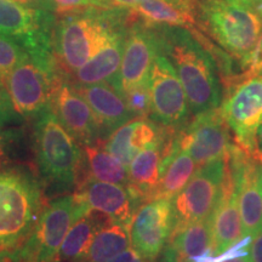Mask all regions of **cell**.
<instances>
[{"label": "cell", "mask_w": 262, "mask_h": 262, "mask_svg": "<svg viewBox=\"0 0 262 262\" xmlns=\"http://www.w3.org/2000/svg\"><path fill=\"white\" fill-rule=\"evenodd\" d=\"M159 52L168 57L178 73L193 116L216 110L222 102L217 64L191 29L155 26Z\"/></svg>", "instance_id": "1"}, {"label": "cell", "mask_w": 262, "mask_h": 262, "mask_svg": "<svg viewBox=\"0 0 262 262\" xmlns=\"http://www.w3.org/2000/svg\"><path fill=\"white\" fill-rule=\"evenodd\" d=\"M198 29L243 66L257 60L262 17L250 0H196Z\"/></svg>", "instance_id": "2"}, {"label": "cell", "mask_w": 262, "mask_h": 262, "mask_svg": "<svg viewBox=\"0 0 262 262\" xmlns=\"http://www.w3.org/2000/svg\"><path fill=\"white\" fill-rule=\"evenodd\" d=\"M120 8H93L63 15L52 32V50L60 73L72 75L86 63L113 34L126 25Z\"/></svg>", "instance_id": "3"}, {"label": "cell", "mask_w": 262, "mask_h": 262, "mask_svg": "<svg viewBox=\"0 0 262 262\" xmlns=\"http://www.w3.org/2000/svg\"><path fill=\"white\" fill-rule=\"evenodd\" d=\"M33 146L39 172L47 182L68 189L89 178L79 142L64 129L51 107L35 116Z\"/></svg>", "instance_id": "4"}, {"label": "cell", "mask_w": 262, "mask_h": 262, "mask_svg": "<svg viewBox=\"0 0 262 262\" xmlns=\"http://www.w3.org/2000/svg\"><path fill=\"white\" fill-rule=\"evenodd\" d=\"M44 209L38 181L25 171H0V245L21 247Z\"/></svg>", "instance_id": "5"}, {"label": "cell", "mask_w": 262, "mask_h": 262, "mask_svg": "<svg viewBox=\"0 0 262 262\" xmlns=\"http://www.w3.org/2000/svg\"><path fill=\"white\" fill-rule=\"evenodd\" d=\"M221 112L238 147L253 158L255 136L262 122V68L251 66L247 74L227 78Z\"/></svg>", "instance_id": "6"}, {"label": "cell", "mask_w": 262, "mask_h": 262, "mask_svg": "<svg viewBox=\"0 0 262 262\" xmlns=\"http://www.w3.org/2000/svg\"><path fill=\"white\" fill-rule=\"evenodd\" d=\"M90 210L75 193L54 199L44 206L38 222L18 247L24 262H54L72 226Z\"/></svg>", "instance_id": "7"}, {"label": "cell", "mask_w": 262, "mask_h": 262, "mask_svg": "<svg viewBox=\"0 0 262 262\" xmlns=\"http://www.w3.org/2000/svg\"><path fill=\"white\" fill-rule=\"evenodd\" d=\"M51 11L0 0V32L16 39L35 62L57 73L52 50Z\"/></svg>", "instance_id": "8"}, {"label": "cell", "mask_w": 262, "mask_h": 262, "mask_svg": "<svg viewBox=\"0 0 262 262\" xmlns=\"http://www.w3.org/2000/svg\"><path fill=\"white\" fill-rule=\"evenodd\" d=\"M224 173L225 158L212 160L195 170L187 185L171 199V233L210 217L220 196Z\"/></svg>", "instance_id": "9"}, {"label": "cell", "mask_w": 262, "mask_h": 262, "mask_svg": "<svg viewBox=\"0 0 262 262\" xmlns=\"http://www.w3.org/2000/svg\"><path fill=\"white\" fill-rule=\"evenodd\" d=\"M232 146L229 126L220 107L196 114L192 122L175 131L172 139V149L188 153L199 166L225 158Z\"/></svg>", "instance_id": "10"}, {"label": "cell", "mask_w": 262, "mask_h": 262, "mask_svg": "<svg viewBox=\"0 0 262 262\" xmlns=\"http://www.w3.org/2000/svg\"><path fill=\"white\" fill-rule=\"evenodd\" d=\"M150 119L166 129L179 130L187 123L189 106L185 89L168 57L157 55L148 77Z\"/></svg>", "instance_id": "11"}, {"label": "cell", "mask_w": 262, "mask_h": 262, "mask_svg": "<svg viewBox=\"0 0 262 262\" xmlns=\"http://www.w3.org/2000/svg\"><path fill=\"white\" fill-rule=\"evenodd\" d=\"M127 26L119 72L112 84L123 95L148 85L153 61L159 54L158 38L152 25L133 17L127 10Z\"/></svg>", "instance_id": "12"}, {"label": "cell", "mask_w": 262, "mask_h": 262, "mask_svg": "<svg viewBox=\"0 0 262 262\" xmlns=\"http://www.w3.org/2000/svg\"><path fill=\"white\" fill-rule=\"evenodd\" d=\"M61 77V73L45 70L28 55L10 73L4 85L16 112L35 117L50 107L54 88Z\"/></svg>", "instance_id": "13"}, {"label": "cell", "mask_w": 262, "mask_h": 262, "mask_svg": "<svg viewBox=\"0 0 262 262\" xmlns=\"http://www.w3.org/2000/svg\"><path fill=\"white\" fill-rule=\"evenodd\" d=\"M227 158L233 169L244 237L262 231V164L238 146H232Z\"/></svg>", "instance_id": "14"}, {"label": "cell", "mask_w": 262, "mask_h": 262, "mask_svg": "<svg viewBox=\"0 0 262 262\" xmlns=\"http://www.w3.org/2000/svg\"><path fill=\"white\" fill-rule=\"evenodd\" d=\"M171 201L155 199L139 206L130 225V245L143 261L155 262L170 237Z\"/></svg>", "instance_id": "15"}, {"label": "cell", "mask_w": 262, "mask_h": 262, "mask_svg": "<svg viewBox=\"0 0 262 262\" xmlns=\"http://www.w3.org/2000/svg\"><path fill=\"white\" fill-rule=\"evenodd\" d=\"M50 107L64 129L81 146L104 141L93 110L63 77L55 85Z\"/></svg>", "instance_id": "16"}, {"label": "cell", "mask_w": 262, "mask_h": 262, "mask_svg": "<svg viewBox=\"0 0 262 262\" xmlns=\"http://www.w3.org/2000/svg\"><path fill=\"white\" fill-rule=\"evenodd\" d=\"M211 255L226 253L244 238L237 186L231 163L225 157V173L221 193L210 217Z\"/></svg>", "instance_id": "17"}, {"label": "cell", "mask_w": 262, "mask_h": 262, "mask_svg": "<svg viewBox=\"0 0 262 262\" xmlns=\"http://www.w3.org/2000/svg\"><path fill=\"white\" fill-rule=\"evenodd\" d=\"M176 130L168 129L163 139L142 149L127 165V186L131 198L139 206L153 201L158 187L163 160L172 149V139Z\"/></svg>", "instance_id": "18"}, {"label": "cell", "mask_w": 262, "mask_h": 262, "mask_svg": "<svg viewBox=\"0 0 262 262\" xmlns=\"http://www.w3.org/2000/svg\"><path fill=\"white\" fill-rule=\"evenodd\" d=\"M75 194L89 210L106 214L114 224L130 226L137 206L125 187L88 178L75 189Z\"/></svg>", "instance_id": "19"}, {"label": "cell", "mask_w": 262, "mask_h": 262, "mask_svg": "<svg viewBox=\"0 0 262 262\" xmlns=\"http://www.w3.org/2000/svg\"><path fill=\"white\" fill-rule=\"evenodd\" d=\"M74 90L86 101L96 117L103 140L124 124L135 119L122 93L110 83L74 85Z\"/></svg>", "instance_id": "20"}, {"label": "cell", "mask_w": 262, "mask_h": 262, "mask_svg": "<svg viewBox=\"0 0 262 262\" xmlns=\"http://www.w3.org/2000/svg\"><path fill=\"white\" fill-rule=\"evenodd\" d=\"M166 131L152 119L135 118L113 131L102 146L127 166L141 150L162 140Z\"/></svg>", "instance_id": "21"}, {"label": "cell", "mask_w": 262, "mask_h": 262, "mask_svg": "<svg viewBox=\"0 0 262 262\" xmlns=\"http://www.w3.org/2000/svg\"><path fill=\"white\" fill-rule=\"evenodd\" d=\"M126 26L113 32L106 44L98 50L86 63L72 74L74 85H93L98 83H110L116 79L122 63L124 42H125Z\"/></svg>", "instance_id": "22"}, {"label": "cell", "mask_w": 262, "mask_h": 262, "mask_svg": "<svg viewBox=\"0 0 262 262\" xmlns=\"http://www.w3.org/2000/svg\"><path fill=\"white\" fill-rule=\"evenodd\" d=\"M211 251L210 220L189 225L170 234L158 262H196Z\"/></svg>", "instance_id": "23"}, {"label": "cell", "mask_w": 262, "mask_h": 262, "mask_svg": "<svg viewBox=\"0 0 262 262\" xmlns=\"http://www.w3.org/2000/svg\"><path fill=\"white\" fill-rule=\"evenodd\" d=\"M127 10L147 25L198 29L196 0H145Z\"/></svg>", "instance_id": "24"}, {"label": "cell", "mask_w": 262, "mask_h": 262, "mask_svg": "<svg viewBox=\"0 0 262 262\" xmlns=\"http://www.w3.org/2000/svg\"><path fill=\"white\" fill-rule=\"evenodd\" d=\"M111 222L112 220L103 212L90 210L72 226L54 262H80L89 250L97 232Z\"/></svg>", "instance_id": "25"}, {"label": "cell", "mask_w": 262, "mask_h": 262, "mask_svg": "<svg viewBox=\"0 0 262 262\" xmlns=\"http://www.w3.org/2000/svg\"><path fill=\"white\" fill-rule=\"evenodd\" d=\"M196 170V163L188 153L172 149L163 160L155 199H171L182 191Z\"/></svg>", "instance_id": "26"}, {"label": "cell", "mask_w": 262, "mask_h": 262, "mask_svg": "<svg viewBox=\"0 0 262 262\" xmlns=\"http://www.w3.org/2000/svg\"><path fill=\"white\" fill-rule=\"evenodd\" d=\"M81 149L84 153L88 176L103 182L116 183L126 188L127 166L104 148L102 141L95 145L81 146Z\"/></svg>", "instance_id": "27"}, {"label": "cell", "mask_w": 262, "mask_h": 262, "mask_svg": "<svg viewBox=\"0 0 262 262\" xmlns=\"http://www.w3.org/2000/svg\"><path fill=\"white\" fill-rule=\"evenodd\" d=\"M130 247V226L111 222L97 232L80 262H108Z\"/></svg>", "instance_id": "28"}, {"label": "cell", "mask_w": 262, "mask_h": 262, "mask_svg": "<svg viewBox=\"0 0 262 262\" xmlns=\"http://www.w3.org/2000/svg\"><path fill=\"white\" fill-rule=\"evenodd\" d=\"M27 56L28 52L16 39L0 32V80L3 84Z\"/></svg>", "instance_id": "29"}, {"label": "cell", "mask_w": 262, "mask_h": 262, "mask_svg": "<svg viewBox=\"0 0 262 262\" xmlns=\"http://www.w3.org/2000/svg\"><path fill=\"white\" fill-rule=\"evenodd\" d=\"M131 112L136 118H146L150 114V98L148 85L136 88V89L124 94Z\"/></svg>", "instance_id": "30"}, {"label": "cell", "mask_w": 262, "mask_h": 262, "mask_svg": "<svg viewBox=\"0 0 262 262\" xmlns=\"http://www.w3.org/2000/svg\"><path fill=\"white\" fill-rule=\"evenodd\" d=\"M52 2L56 5V11L60 15H67L72 14V12H79L88 9L98 8V5L94 0H52Z\"/></svg>", "instance_id": "31"}, {"label": "cell", "mask_w": 262, "mask_h": 262, "mask_svg": "<svg viewBox=\"0 0 262 262\" xmlns=\"http://www.w3.org/2000/svg\"><path fill=\"white\" fill-rule=\"evenodd\" d=\"M12 110H14V107L10 101L8 90H6L3 81L0 80V127L10 119Z\"/></svg>", "instance_id": "32"}, {"label": "cell", "mask_w": 262, "mask_h": 262, "mask_svg": "<svg viewBox=\"0 0 262 262\" xmlns=\"http://www.w3.org/2000/svg\"><path fill=\"white\" fill-rule=\"evenodd\" d=\"M249 250H250L249 257L251 262H262V232L253 237Z\"/></svg>", "instance_id": "33"}, {"label": "cell", "mask_w": 262, "mask_h": 262, "mask_svg": "<svg viewBox=\"0 0 262 262\" xmlns=\"http://www.w3.org/2000/svg\"><path fill=\"white\" fill-rule=\"evenodd\" d=\"M15 2L19 3V4L31 6V8L45 10V11L56 10V5H55L52 0H15Z\"/></svg>", "instance_id": "34"}, {"label": "cell", "mask_w": 262, "mask_h": 262, "mask_svg": "<svg viewBox=\"0 0 262 262\" xmlns=\"http://www.w3.org/2000/svg\"><path fill=\"white\" fill-rule=\"evenodd\" d=\"M108 262H145V261H143V258L130 247L129 249H126L125 251L120 253L118 256L112 258V260Z\"/></svg>", "instance_id": "35"}, {"label": "cell", "mask_w": 262, "mask_h": 262, "mask_svg": "<svg viewBox=\"0 0 262 262\" xmlns=\"http://www.w3.org/2000/svg\"><path fill=\"white\" fill-rule=\"evenodd\" d=\"M0 262H24L19 254V249H2L0 250Z\"/></svg>", "instance_id": "36"}, {"label": "cell", "mask_w": 262, "mask_h": 262, "mask_svg": "<svg viewBox=\"0 0 262 262\" xmlns=\"http://www.w3.org/2000/svg\"><path fill=\"white\" fill-rule=\"evenodd\" d=\"M253 158L262 164V122L256 131V136H255V148Z\"/></svg>", "instance_id": "37"}, {"label": "cell", "mask_w": 262, "mask_h": 262, "mask_svg": "<svg viewBox=\"0 0 262 262\" xmlns=\"http://www.w3.org/2000/svg\"><path fill=\"white\" fill-rule=\"evenodd\" d=\"M145 2V0H111V3L114 6H118V8H125L130 9L134 8V6L140 4V3Z\"/></svg>", "instance_id": "38"}, {"label": "cell", "mask_w": 262, "mask_h": 262, "mask_svg": "<svg viewBox=\"0 0 262 262\" xmlns=\"http://www.w3.org/2000/svg\"><path fill=\"white\" fill-rule=\"evenodd\" d=\"M95 3L98 5V8L102 9H112V8H118V6H114L111 0H94Z\"/></svg>", "instance_id": "39"}, {"label": "cell", "mask_w": 262, "mask_h": 262, "mask_svg": "<svg viewBox=\"0 0 262 262\" xmlns=\"http://www.w3.org/2000/svg\"><path fill=\"white\" fill-rule=\"evenodd\" d=\"M222 262H251V261H250V257H249V255H247V256H237V257L227 258V260Z\"/></svg>", "instance_id": "40"}, {"label": "cell", "mask_w": 262, "mask_h": 262, "mask_svg": "<svg viewBox=\"0 0 262 262\" xmlns=\"http://www.w3.org/2000/svg\"><path fill=\"white\" fill-rule=\"evenodd\" d=\"M253 66V64H251ZM254 66H256L258 68H262V40H261V44H260V49H258V55H257V60L255 61Z\"/></svg>", "instance_id": "41"}, {"label": "cell", "mask_w": 262, "mask_h": 262, "mask_svg": "<svg viewBox=\"0 0 262 262\" xmlns=\"http://www.w3.org/2000/svg\"><path fill=\"white\" fill-rule=\"evenodd\" d=\"M3 159V150H2V146H0V162H2Z\"/></svg>", "instance_id": "42"}, {"label": "cell", "mask_w": 262, "mask_h": 262, "mask_svg": "<svg viewBox=\"0 0 262 262\" xmlns=\"http://www.w3.org/2000/svg\"><path fill=\"white\" fill-rule=\"evenodd\" d=\"M2 249H3V247H2V245H0V250H2Z\"/></svg>", "instance_id": "43"}, {"label": "cell", "mask_w": 262, "mask_h": 262, "mask_svg": "<svg viewBox=\"0 0 262 262\" xmlns=\"http://www.w3.org/2000/svg\"><path fill=\"white\" fill-rule=\"evenodd\" d=\"M261 232H262V231H261Z\"/></svg>", "instance_id": "44"}]
</instances>
